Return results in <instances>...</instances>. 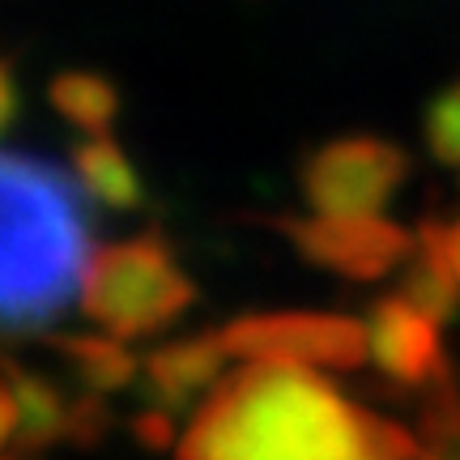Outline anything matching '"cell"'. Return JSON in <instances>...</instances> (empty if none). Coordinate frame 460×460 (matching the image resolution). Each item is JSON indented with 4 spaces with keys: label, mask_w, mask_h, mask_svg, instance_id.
Wrapping results in <instances>:
<instances>
[{
    "label": "cell",
    "mask_w": 460,
    "mask_h": 460,
    "mask_svg": "<svg viewBox=\"0 0 460 460\" xmlns=\"http://www.w3.org/2000/svg\"><path fill=\"white\" fill-rule=\"evenodd\" d=\"M444 243H447V261H452V269H456V278H460V222L444 226Z\"/></svg>",
    "instance_id": "ac0fdd59"
},
{
    "label": "cell",
    "mask_w": 460,
    "mask_h": 460,
    "mask_svg": "<svg viewBox=\"0 0 460 460\" xmlns=\"http://www.w3.org/2000/svg\"><path fill=\"white\" fill-rule=\"evenodd\" d=\"M4 388L17 396V427L9 439L13 452L31 456V452H43L51 444H65L73 401H65V393L51 379L26 371L17 358H4Z\"/></svg>",
    "instance_id": "9c48e42d"
},
{
    "label": "cell",
    "mask_w": 460,
    "mask_h": 460,
    "mask_svg": "<svg viewBox=\"0 0 460 460\" xmlns=\"http://www.w3.org/2000/svg\"><path fill=\"white\" fill-rule=\"evenodd\" d=\"M410 460H444V456H435V452H430V447H418V452H413Z\"/></svg>",
    "instance_id": "d6986e66"
},
{
    "label": "cell",
    "mask_w": 460,
    "mask_h": 460,
    "mask_svg": "<svg viewBox=\"0 0 460 460\" xmlns=\"http://www.w3.org/2000/svg\"><path fill=\"white\" fill-rule=\"evenodd\" d=\"M371 358L401 388H435L444 384L447 354L439 345L435 320L418 312L405 295H388L371 307Z\"/></svg>",
    "instance_id": "52a82bcc"
},
{
    "label": "cell",
    "mask_w": 460,
    "mask_h": 460,
    "mask_svg": "<svg viewBox=\"0 0 460 460\" xmlns=\"http://www.w3.org/2000/svg\"><path fill=\"white\" fill-rule=\"evenodd\" d=\"M73 175L82 180V188L90 197L115 209V214H132L146 205V188L141 175L132 171L128 154L115 146L107 132H90L85 141L73 146Z\"/></svg>",
    "instance_id": "8fae6325"
},
{
    "label": "cell",
    "mask_w": 460,
    "mask_h": 460,
    "mask_svg": "<svg viewBox=\"0 0 460 460\" xmlns=\"http://www.w3.org/2000/svg\"><path fill=\"white\" fill-rule=\"evenodd\" d=\"M269 226L286 234L295 252L315 269H329L349 281H376L393 273L401 261H410L413 239L410 230L379 214H320V217H264Z\"/></svg>",
    "instance_id": "8992f818"
},
{
    "label": "cell",
    "mask_w": 460,
    "mask_h": 460,
    "mask_svg": "<svg viewBox=\"0 0 460 460\" xmlns=\"http://www.w3.org/2000/svg\"><path fill=\"white\" fill-rule=\"evenodd\" d=\"M4 200V329L43 332L82 290L90 269V214L82 180L48 158L9 149L0 163Z\"/></svg>",
    "instance_id": "7a4b0ae2"
},
{
    "label": "cell",
    "mask_w": 460,
    "mask_h": 460,
    "mask_svg": "<svg viewBox=\"0 0 460 460\" xmlns=\"http://www.w3.org/2000/svg\"><path fill=\"white\" fill-rule=\"evenodd\" d=\"M422 132H427L430 154L444 166H460V82L444 94H435L427 107V119H422Z\"/></svg>",
    "instance_id": "5bb4252c"
},
{
    "label": "cell",
    "mask_w": 460,
    "mask_h": 460,
    "mask_svg": "<svg viewBox=\"0 0 460 460\" xmlns=\"http://www.w3.org/2000/svg\"><path fill=\"white\" fill-rule=\"evenodd\" d=\"M418 439L303 362L247 358L205 396L180 460H410Z\"/></svg>",
    "instance_id": "6da1fadb"
},
{
    "label": "cell",
    "mask_w": 460,
    "mask_h": 460,
    "mask_svg": "<svg viewBox=\"0 0 460 460\" xmlns=\"http://www.w3.org/2000/svg\"><path fill=\"white\" fill-rule=\"evenodd\" d=\"M48 345L56 354H65L73 379L82 384L85 393H119L141 379V362L132 358L119 341L107 337H85V332H51Z\"/></svg>",
    "instance_id": "7c38bea8"
},
{
    "label": "cell",
    "mask_w": 460,
    "mask_h": 460,
    "mask_svg": "<svg viewBox=\"0 0 460 460\" xmlns=\"http://www.w3.org/2000/svg\"><path fill=\"white\" fill-rule=\"evenodd\" d=\"M17 107H22V94H17V73H13V65H4V73H0V128H13Z\"/></svg>",
    "instance_id": "e0dca14e"
},
{
    "label": "cell",
    "mask_w": 460,
    "mask_h": 460,
    "mask_svg": "<svg viewBox=\"0 0 460 460\" xmlns=\"http://www.w3.org/2000/svg\"><path fill=\"white\" fill-rule=\"evenodd\" d=\"M410 175V154L384 137H337L307 154L298 171L303 197L320 214H376Z\"/></svg>",
    "instance_id": "5b68a950"
},
{
    "label": "cell",
    "mask_w": 460,
    "mask_h": 460,
    "mask_svg": "<svg viewBox=\"0 0 460 460\" xmlns=\"http://www.w3.org/2000/svg\"><path fill=\"white\" fill-rule=\"evenodd\" d=\"M234 358H278L303 367L354 371L371 354V332L349 315L329 312H256L217 329Z\"/></svg>",
    "instance_id": "277c9868"
},
{
    "label": "cell",
    "mask_w": 460,
    "mask_h": 460,
    "mask_svg": "<svg viewBox=\"0 0 460 460\" xmlns=\"http://www.w3.org/2000/svg\"><path fill=\"white\" fill-rule=\"evenodd\" d=\"M192 303L197 286L175 264V252L158 230L102 243L90 256L82 281V312L119 341L154 337L171 320H180Z\"/></svg>",
    "instance_id": "3957f363"
},
{
    "label": "cell",
    "mask_w": 460,
    "mask_h": 460,
    "mask_svg": "<svg viewBox=\"0 0 460 460\" xmlns=\"http://www.w3.org/2000/svg\"><path fill=\"white\" fill-rule=\"evenodd\" d=\"M48 94H51V107L85 132H107L111 119L119 115V94H115V85L107 82L102 73H90V68L56 73Z\"/></svg>",
    "instance_id": "4fadbf2b"
},
{
    "label": "cell",
    "mask_w": 460,
    "mask_h": 460,
    "mask_svg": "<svg viewBox=\"0 0 460 460\" xmlns=\"http://www.w3.org/2000/svg\"><path fill=\"white\" fill-rule=\"evenodd\" d=\"M401 295L410 298L418 312H427L435 324L456 320L460 312V278L452 261H447V243H444V226L427 222L418 230V243L410 252L405 264V281H401Z\"/></svg>",
    "instance_id": "30bf717a"
},
{
    "label": "cell",
    "mask_w": 460,
    "mask_h": 460,
    "mask_svg": "<svg viewBox=\"0 0 460 460\" xmlns=\"http://www.w3.org/2000/svg\"><path fill=\"white\" fill-rule=\"evenodd\" d=\"M107 405H102V393H85L73 396V410H68V439L82 447H94L107 435Z\"/></svg>",
    "instance_id": "9a60e30c"
},
{
    "label": "cell",
    "mask_w": 460,
    "mask_h": 460,
    "mask_svg": "<svg viewBox=\"0 0 460 460\" xmlns=\"http://www.w3.org/2000/svg\"><path fill=\"white\" fill-rule=\"evenodd\" d=\"M132 435H137V444H146L149 452H166V447L175 444V422H171V410H158V405H149L146 413H137L128 422Z\"/></svg>",
    "instance_id": "2e32d148"
},
{
    "label": "cell",
    "mask_w": 460,
    "mask_h": 460,
    "mask_svg": "<svg viewBox=\"0 0 460 460\" xmlns=\"http://www.w3.org/2000/svg\"><path fill=\"white\" fill-rule=\"evenodd\" d=\"M222 358H230V354L217 332H197V337L171 341L141 362V393L149 405L180 413L217 379Z\"/></svg>",
    "instance_id": "ba28073f"
}]
</instances>
